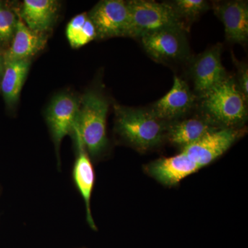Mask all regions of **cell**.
Wrapping results in <instances>:
<instances>
[{
  "label": "cell",
  "mask_w": 248,
  "mask_h": 248,
  "mask_svg": "<svg viewBox=\"0 0 248 248\" xmlns=\"http://www.w3.org/2000/svg\"><path fill=\"white\" fill-rule=\"evenodd\" d=\"M108 108L107 97L97 91H87L79 99V112L72 135L79 138L91 157H97L107 148Z\"/></svg>",
  "instance_id": "6da1fadb"
},
{
  "label": "cell",
  "mask_w": 248,
  "mask_h": 248,
  "mask_svg": "<svg viewBox=\"0 0 248 248\" xmlns=\"http://www.w3.org/2000/svg\"><path fill=\"white\" fill-rule=\"evenodd\" d=\"M115 130L135 147L144 152L159 146L166 133L164 121L159 120L152 110L124 107L115 104Z\"/></svg>",
  "instance_id": "7a4b0ae2"
},
{
  "label": "cell",
  "mask_w": 248,
  "mask_h": 248,
  "mask_svg": "<svg viewBox=\"0 0 248 248\" xmlns=\"http://www.w3.org/2000/svg\"><path fill=\"white\" fill-rule=\"evenodd\" d=\"M201 98L207 118L215 125L223 128H236L247 120V99L232 77L228 76Z\"/></svg>",
  "instance_id": "3957f363"
},
{
  "label": "cell",
  "mask_w": 248,
  "mask_h": 248,
  "mask_svg": "<svg viewBox=\"0 0 248 248\" xmlns=\"http://www.w3.org/2000/svg\"><path fill=\"white\" fill-rule=\"evenodd\" d=\"M126 4L130 17V37L140 38L143 34L161 29L186 30L185 22L176 14L169 1L130 0L126 1Z\"/></svg>",
  "instance_id": "277c9868"
},
{
  "label": "cell",
  "mask_w": 248,
  "mask_h": 248,
  "mask_svg": "<svg viewBox=\"0 0 248 248\" xmlns=\"http://www.w3.org/2000/svg\"><path fill=\"white\" fill-rule=\"evenodd\" d=\"M95 28L97 39L129 37L130 13L126 1L102 0L88 14Z\"/></svg>",
  "instance_id": "5b68a950"
},
{
  "label": "cell",
  "mask_w": 248,
  "mask_h": 248,
  "mask_svg": "<svg viewBox=\"0 0 248 248\" xmlns=\"http://www.w3.org/2000/svg\"><path fill=\"white\" fill-rule=\"evenodd\" d=\"M186 31L182 29H161L140 37L147 53L157 62L179 61L190 55Z\"/></svg>",
  "instance_id": "8992f818"
},
{
  "label": "cell",
  "mask_w": 248,
  "mask_h": 248,
  "mask_svg": "<svg viewBox=\"0 0 248 248\" xmlns=\"http://www.w3.org/2000/svg\"><path fill=\"white\" fill-rule=\"evenodd\" d=\"M244 133V129L218 128L195 143L184 147L182 153L203 168L224 154Z\"/></svg>",
  "instance_id": "52a82bcc"
},
{
  "label": "cell",
  "mask_w": 248,
  "mask_h": 248,
  "mask_svg": "<svg viewBox=\"0 0 248 248\" xmlns=\"http://www.w3.org/2000/svg\"><path fill=\"white\" fill-rule=\"evenodd\" d=\"M79 108V99L68 93L55 96L49 104L46 120L58 155L62 140L73 134Z\"/></svg>",
  "instance_id": "ba28073f"
},
{
  "label": "cell",
  "mask_w": 248,
  "mask_h": 248,
  "mask_svg": "<svg viewBox=\"0 0 248 248\" xmlns=\"http://www.w3.org/2000/svg\"><path fill=\"white\" fill-rule=\"evenodd\" d=\"M222 46L217 44L200 54L192 66V76L195 92L202 97L222 82L227 77L221 63Z\"/></svg>",
  "instance_id": "9c48e42d"
},
{
  "label": "cell",
  "mask_w": 248,
  "mask_h": 248,
  "mask_svg": "<svg viewBox=\"0 0 248 248\" xmlns=\"http://www.w3.org/2000/svg\"><path fill=\"white\" fill-rule=\"evenodd\" d=\"M195 97L187 82L174 76L172 89L155 103L151 110L164 122L176 120L191 110L195 104Z\"/></svg>",
  "instance_id": "30bf717a"
},
{
  "label": "cell",
  "mask_w": 248,
  "mask_h": 248,
  "mask_svg": "<svg viewBox=\"0 0 248 248\" xmlns=\"http://www.w3.org/2000/svg\"><path fill=\"white\" fill-rule=\"evenodd\" d=\"M214 10L224 25L226 40L231 43L246 45L248 39V1H221L215 4Z\"/></svg>",
  "instance_id": "8fae6325"
},
{
  "label": "cell",
  "mask_w": 248,
  "mask_h": 248,
  "mask_svg": "<svg viewBox=\"0 0 248 248\" xmlns=\"http://www.w3.org/2000/svg\"><path fill=\"white\" fill-rule=\"evenodd\" d=\"M16 12L17 22L12 40L4 50L5 63L31 60L45 48L48 40L47 34L34 32L26 25L18 14L17 8Z\"/></svg>",
  "instance_id": "7c38bea8"
},
{
  "label": "cell",
  "mask_w": 248,
  "mask_h": 248,
  "mask_svg": "<svg viewBox=\"0 0 248 248\" xmlns=\"http://www.w3.org/2000/svg\"><path fill=\"white\" fill-rule=\"evenodd\" d=\"M201 169L183 153L170 157L161 158L146 166L148 174L166 186L177 185Z\"/></svg>",
  "instance_id": "4fadbf2b"
},
{
  "label": "cell",
  "mask_w": 248,
  "mask_h": 248,
  "mask_svg": "<svg viewBox=\"0 0 248 248\" xmlns=\"http://www.w3.org/2000/svg\"><path fill=\"white\" fill-rule=\"evenodd\" d=\"M60 8L55 0H25L17 13L31 31L48 35L56 22Z\"/></svg>",
  "instance_id": "5bb4252c"
},
{
  "label": "cell",
  "mask_w": 248,
  "mask_h": 248,
  "mask_svg": "<svg viewBox=\"0 0 248 248\" xmlns=\"http://www.w3.org/2000/svg\"><path fill=\"white\" fill-rule=\"evenodd\" d=\"M75 141L78 148V156L73 170V177L75 184L85 202L86 220L90 227L96 231L97 227L93 220L91 208V195L94 187V171L91 158L85 150L79 138L75 136Z\"/></svg>",
  "instance_id": "9a60e30c"
},
{
  "label": "cell",
  "mask_w": 248,
  "mask_h": 248,
  "mask_svg": "<svg viewBox=\"0 0 248 248\" xmlns=\"http://www.w3.org/2000/svg\"><path fill=\"white\" fill-rule=\"evenodd\" d=\"M31 64V60L6 62L0 80V91L10 110L19 102L20 93Z\"/></svg>",
  "instance_id": "2e32d148"
},
{
  "label": "cell",
  "mask_w": 248,
  "mask_h": 248,
  "mask_svg": "<svg viewBox=\"0 0 248 248\" xmlns=\"http://www.w3.org/2000/svg\"><path fill=\"white\" fill-rule=\"evenodd\" d=\"M217 129L215 124L207 117H194L173 122L166 127V135L173 144L184 148Z\"/></svg>",
  "instance_id": "e0dca14e"
},
{
  "label": "cell",
  "mask_w": 248,
  "mask_h": 248,
  "mask_svg": "<svg viewBox=\"0 0 248 248\" xmlns=\"http://www.w3.org/2000/svg\"><path fill=\"white\" fill-rule=\"evenodd\" d=\"M66 32L68 42L73 48H80L97 39L95 28L86 13L73 17L67 25Z\"/></svg>",
  "instance_id": "ac0fdd59"
},
{
  "label": "cell",
  "mask_w": 248,
  "mask_h": 248,
  "mask_svg": "<svg viewBox=\"0 0 248 248\" xmlns=\"http://www.w3.org/2000/svg\"><path fill=\"white\" fill-rule=\"evenodd\" d=\"M17 19L16 7L6 1H0V46L5 50L14 37Z\"/></svg>",
  "instance_id": "d6986e66"
},
{
  "label": "cell",
  "mask_w": 248,
  "mask_h": 248,
  "mask_svg": "<svg viewBox=\"0 0 248 248\" xmlns=\"http://www.w3.org/2000/svg\"><path fill=\"white\" fill-rule=\"evenodd\" d=\"M169 2L183 21L195 19L210 9L209 3L204 0H174Z\"/></svg>",
  "instance_id": "ffe728a7"
},
{
  "label": "cell",
  "mask_w": 248,
  "mask_h": 248,
  "mask_svg": "<svg viewBox=\"0 0 248 248\" xmlns=\"http://www.w3.org/2000/svg\"><path fill=\"white\" fill-rule=\"evenodd\" d=\"M235 60V59L233 58ZM237 67V81H236L238 88L244 94L246 99L248 98V69L246 63H239L235 60Z\"/></svg>",
  "instance_id": "44dd1931"
},
{
  "label": "cell",
  "mask_w": 248,
  "mask_h": 248,
  "mask_svg": "<svg viewBox=\"0 0 248 248\" xmlns=\"http://www.w3.org/2000/svg\"><path fill=\"white\" fill-rule=\"evenodd\" d=\"M4 50L5 49L0 46V80L2 77L5 68Z\"/></svg>",
  "instance_id": "7402d4cb"
}]
</instances>
